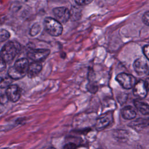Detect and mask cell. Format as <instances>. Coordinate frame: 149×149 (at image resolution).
Instances as JSON below:
<instances>
[{"label": "cell", "instance_id": "603a6c76", "mask_svg": "<svg viewBox=\"0 0 149 149\" xmlns=\"http://www.w3.org/2000/svg\"><path fill=\"white\" fill-rule=\"evenodd\" d=\"M63 149H77V146L73 143H69L63 146Z\"/></svg>", "mask_w": 149, "mask_h": 149}, {"label": "cell", "instance_id": "4316f807", "mask_svg": "<svg viewBox=\"0 0 149 149\" xmlns=\"http://www.w3.org/2000/svg\"><path fill=\"white\" fill-rule=\"evenodd\" d=\"M145 83H146V86L147 87V90L148 91H149V77L146 80Z\"/></svg>", "mask_w": 149, "mask_h": 149}, {"label": "cell", "instance_id": "8992f818", "mask_svg": "<svg viewBox=\"0 0 149 149\" xmlns=\"http://www.w3.org/2000/svg\"><path fill=\"white\" fill-rule=\"evenodd\" d=\"M112 121L113 116L112 113H106L101 116H100V117L97 119L95 123V128L98 130H102L109 126Z\"/></svg>", "mask_w": 149, "mask_h": 149}, {"label": "cell", "instance_id": "9a60e30c", "mask_svg": "<svg viewBox=\"0 0 149 149\" xmlns=\"http://www.w3.org/2000/svg\"><path fill=\"white\" fill-rule=\"evenodd\" d=\"M8 74L12 79H14V80L22 79L26 75L25 73H23L18 71L17 69H15L14 66H12L8 69Z\"/></svg>", "mask_w": 149, "mask_h": 149}, {"label": "cell", "instance_id": "ba28073f", "mask_svg": "<svg viewBox=\"0 0 149 149\" xmlns=\"http://www.w3.org/2000/svg\"><path fill=\"white\" fill-rule=\"evenodd\" d=\"M6 95L12 102L17 101L21 95V90L17 85H10L6 89Z\"/></svg>", "mask_w": 149, "mask_h": 149}, {"label": "cell", "instance_id": "44dd1931", "mask_svg": "<svg viewBox=\"0 0 149 149\" xmlns=\"http://www.w3.org/2000/svg\"><path fill=\"white\" fill-rule=\"evenodd\" d=\"M142 20L146 25L149 26V10L146 12L143 15L142 17Z\"/></svg>", "mask_w": 149, "mask_h": 149}, {"label": "cell", "instance_id": "ffe728a7", "mask_svg": "<svg viewBox=\"0 0 149 149\" xmlns=\"http://www.w3.org/2000/svg\"><path fill=\"white\" fill-rule=\"evenodd\" d=\"M39 31H40V25L37 24V25H34V26H33V27H32L30 33L31 36H34L36 34H37Z\"/></svg>", "mask_w": 149, "mask_h": 149}, {"label": "cell", "instance_id": "2e32d148", "mask_svg": "<svg viewBox=\"0 0 149 149\" xmlns=\"http://www.w3.org/2000/svg\"><path fill=\"white\" fill-rule=\"evenodd\" d=\"M12 80L8 74L2 75L0 76V88H8L12 83Z\"/></svg>", "mask_w": 149, "mask_h": 149}, {"label": "cell", "instance_id": "cb8c5ba5", "mask_svg": "<svg viewBox=\"0 0 149 149\" xmlns=\"http://www.w3.org/2000/svg\"><path fill=\"white\" fill-rule=\"evenodd\" d=\"M143 51L146 58L149 60V45H145L143 48Z\"/></svg>", "mask_w": 149, "mask_h": 149}, {"label": "cell", "instance_id": "9c48e42d", "mask_svg": "<svg viewBox=\"0 0 149 149\" xmlns=\"http://www.w3.org/2000/svg\"><path fill=\"white\" fill-rule=\"evenodd\" d=\"M133 92L134 95L138 98H145L147 96L148 92L145 81L143 80H139L136 82L133 86Z\"/></svg>", "mask_w": 149, "mask_h": 149}, {"label": "cell", "instance_id": "8fae6325", "mask_svg": "<svg viewBox=\"0 0 149 149\" xmlns=\"http://www.w3.org/2000/svg\"><path fill=\"white\" fill-rule=\"evenodd\" d=\"M149 125V118H138L131 122L129 126L136 130L141 129Z\"/></svg>", "mask_w": 149, "mask_h": 149}, {"label": "cell", "instance_id": "d4e9b609", "mask_svg": "<svg viewBox=\"0 0 149 149\" xmlns=\"http://www.w3.org/2000/svg\"><path fill=\"white\" fill-rule=\"evenodd\" d=\"M6 68V62L0 58V72H2L5 70Z\"/></svg>", "mask_w": 149, "mask_h": 149}, {"label": "cell", "instance_id": "277c9868", "mask_svg": "<svg viewBox=\"0 0 149 149\" xmlns=\"http://www.w3.org/2000/svg\"><path fill=\"white\" fill-rule=\"evenodd\" d=\"M48 49H32L27 54L28 57L36 62H41L44 61L49 55Z\"/></svg>", "mask_w": 149, "mask_h": 149}, {"label": "cell", "instance_id": "5b68a950", "mask_svg": "<svg viewBox=\"0 0 149 149\" xmlns=\"http://www.w3.org/2000/svg\"><path fill=\"white\" fill-rule=\"evenodd\" d=\"M55 19L62 23H66L70 19V11L65 7H57L53 9Z\"/></svg>", "mask_w": 149, "mask_h": 149}, {"label": "cell", "instance_id": "d6986e66", "mask_svg": "<svg viewBox=\"0 0 149 149\" xmlns=\"http://www.w3.org/2000/svg\"><path fill=\"white\" fill-rule=\"evenodd\" d=\"M79 6H85L91 3L93 0H74Z\"/></svg>", "mask_w": 149, "mask_h": 149}, {"label": "cell", "instance_id": "484cf974", "mask_svg": "<svg viewBox=\"0 0 149 149\" xmlns=\"http://www.w3.org/2000/svg\"><path fill=\"white\" fill-rule=\"evenodd\" d=\"M8 98L6 96V95H2L0 97V103L2 104H5L7 102Z\"/></svg>", "mask_w": 149, "mask_h": 149}, {"label": "cell", "instance_id": "3957f363", "mask_svg": "<svg viewBox=\"0 0 149 149\" xmlns=\"http://www.w3.org/2000/svg\"><path fill=\"white\" fill-rule=\"evenodd\" d=\"M116 80L125 89H130L133 87L136 83L134 76L126 73H120L116 77Z\"/></svg>", "mask_w": 149, "mask_h": 149}, {"label": "cell", "instance_id": "7402d4cb", "mask_svg": "<svg viewBox=\"0 0 149 149\" xmlns=\"http://www.w3.org/2000/svg\"><path fill=\"white\" fill-rule=\"evenodd\" d=\"M87 89L90 92L93 93H95L97 91L98 87L95 84H90L87 86Z\"/></svg>", "mask_w": 149, "mask_h": 149}, {"label": "cell", "instance_id": "5bb4252c", "mask_svg": "<svg viewBox=\"0 0 149 149\" xmlns=\"http://www.w3.org/2000/svg\"><path fill=\"white\" fill-rule=\"evenodd\" d=\"M122 115L125 119L131 120L136 116V112L134 109L131 106H126L122 110Z\"/></svg>", "mask_w": 149, "mask_h": 149}, {"label": "cell", "instance_id": "30bf717a", "mask_svg": "<svg viewBox=\"0 0 149 149\" xmlns=\"http://www.w3.org/2000/svg\"><path fill=\"white\" fill-rule=\"evenodd\" d=\"M42 65L39 62H34L29 64L27 71V75L29 77L32 78L36 76L42 70Z\"/></svg>", "mask_w": 149, "mask_h": 149}, {"label": "cell", "instance_id": "6da1fadb", "mask_svg": "<svg viewBox=\"0 0 149 149\" xmlns=\"http://www.w3.org/2000/svg\"><path fill=\"white\" fill-rule=\"evenodd\" d=\"M21 47L16 41L8 42L1 49L0 52L1 58L5 62H10L19 54Z\"/></svg>", "mask_w": 149, "mask_h": 149}, {"label": "cell", "instance_id": "7c38bea8", "mask_svg": "<svg viewBox=\"0 0 149 149\" xmlns=\"http://www.w3.org/2000/svg\"><path fill=\"white\" fill-rule=\"evenodd\" d=\"M29 65V61L26 58H20L16 61L13 66L20 72L26 74Z\"/></svg>", "mask_w": 149, "mask_h": 149}, {"label": "cell", "instance_id": "7a4b0ae2", "mask_svg": "<svg viewBox=\"0 0 149 149\" xmlns=\"http://www.w3.org/2000/svg\"><path fill=\"white\" fill-rule=\"evenodd\" d=\"M44 24L46 31L52 36L57 37L62 33V25L55 19L50 17H47L44 20Z\"/></svg>", "mask_w": 149, "mask_h": 149}, {"label": "cell", "instance_id": "ac0fdd59", "mask_svg": "<svg viewBox=\"0 0 149 149\" xmlns=\"http://www.w3.org/2000/svg\"><path fill=\"white\" fill-rule=\"evenodd\" d=\"M10 37V33L5 29H0V42H3Z\"/></svg>", "mask_w": 149, "mask_h": 149}, {"label": "cell", "instance_id": "52a82bcc", "mask_svg": "<svg viewBox=\"0 0 149 149\" xmlns=\"http://www.w3.org/2000/svg\"><path fill=\"white\" fill-rule=\"evenodd\" d=\"M133 68L139 75H144L148 72V64L147 60L143 58L136 59L133 63Z\"/></svg>", "mask_w": 149, "mask_h": 149}, {"label": "cell", "instance_id": "e0dca14e", "mask_svg": "<svg viewBox=\"0 0 149 149\" xmlns=\"http://www.w3.org/2000/svg\"><path fill=\"white\" fill-rule=\"evenodd\" d=\"M70 11V19L73 20H77L81 17V10L79 8L73 6Z\"/></svg>", "mask_w": 149, "mask_h": 149}, {"label": "cell", "instance_id": "4fadbf2b", "mask_svg": "<svg viewBox=\"0 0 149 149\" xmlns=\"http://www.w3.org/2000/svg\"><path fill=\"white\" fill-rule=\"evenodd\" d=\"M134 105L136 109L143 115H149V105L139 100L134 101Z\"/></svg>", "mask_w": 149, "mask_h": 149}, {"label": "cell", "instance_id": "83f0119b", "mask_svg": "<svg viewBox=\"0 0 149 149\" xmlns=\"http://www.w3.org/2000/svg\"><path fill=\"white\" fill-rule=\"evenodd\" d=\"M47 149H56V148H54V147H49V148H48Z\"/></svg>", "mask_w": 149, "mask_h": 149}]
</instances>
